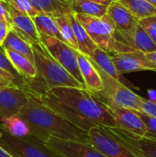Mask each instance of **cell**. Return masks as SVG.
Wrapping results in <instances>:
<instances>
[{
  "instance_id": "obj_23",
  "label": "cell",
  "mask_w": 156,
  "mask_h": 157,
  "mask_svg": "<svg viewBox=\"0 0 156 157\" xmlns=\"http://www.w3.org/2000/svg\"><path fill=\"white\" fill-rule=\"evenodd\" d=\"M32 20L39 34H44L50 37H53L65 42L53 17L47 14H39L33 17Z\"/></svg>"
},
{
  "instance_id": "obj_18",
  "label": "cell",
  "mask_w": 156,
  "mask_h": 157,
  "mask_svg": "<svg viewBox=\"0 0 156 157\" xmlns=\"http://www.w3.org/2000/svg\"><path fill=\"white\" fill-rule=\"evenodd\" d=\"M5 52L13 67L16 69L18 75L25 79V81L31 80L36 77L37 71L35 65L28 58L10 50L5 49Z\"/></svg>"
},
{
  "instance_id": "obj_22",
  "label": "cell",
  "mask_w": 156,
  "mask_h": 157,
  "mask_svg": "<svg viewBox=\"0 0 156 157\" xmlns=\"http://www.w3.org/2000/svg\"><path fill=\"white\" fill-rule=\"evenodd\" d=\"M71 8L74 14L101 17L107 14L108 6L91 0H72Z\"/></svg>"
},
{
  "instance_id": "obj_26",
  "label": "cell",
  "mask_w": 156,
  "mask_h": 157,
  "mask_svg": "<svg viewBox=\"0 0 156 157\" xmlns=\"http://www.w3.org/2000/svg\"><path fill=\"white\" fill-rule=\"evenodd\" d=\"M70 15L56 17H54V19L56 21V24L58 26V29H59L63 38L64 39L65 43H67L70 47H72L73 49L77 51L78 46H77L76 39H75L74 29H73V27H72V24L70 21V17H69Z\"/></svg>"
},
{
  "instance_id": "obj_38",
  "label": "cell",
  "mask_w": 156,
  "mask_h": 157,
  "mask_svg": "<svg viewBox=\"0 0 156 157\" xmlns=\"http://www.w3.org/2000/svg\"><path fill=\"white\" fill-rule=\"evenodd\" d=\"M0 157H12L0 146Z\"/></svg>"
},
{
  "instance_id": "obj_20",
  "label": "cell",
  "mask_w": 156,
  "mask_h": 157,
  "mask_svg": "<svg viewBox=\"0 0 156 157\" xmlns=\"http://www.w3.org/2000/svg\"><path fill=\"white\" fill-rule=\"evenodd\" d=\"M70 21L74 29V33L76 39L77 46H78V52L86 56H89L97 47L94 43V41L91 40L86 29L82 27V25L76 20V18L74 16V13L69 16Z\"/></svg>"
},
{
  "instance_id": "obj_35",
  "label": "cell",
  "mask_w": 156,
  "mask_h": 157,
  "mask_svg": "<svg viewBox=\"0 0 156 157\" xmlns=\"http://www.w3.org/2000/svg\"><path fill=\"white\" fill-rule=\"evenodd\" d=\"M144 54H145L146 58H147L150 62H152V63H155L156 64V52H147V53H144Z\"/></svg>"
},
{
  "instance_id": "obj_9",
  "label": "cell",
  "mask_w": 156,
  "mask_h": 157,
  "mask_svg": "<svg viewBox=\"0 0 156 157\" xmlns=\"http://www.w3.org/2000/svg\"><path fill=\"white\" fill-rule=\"evenodd\" d=\"M43 143L57 157H107L89 143L57 138H47Z\"/></svg>"
},
{
  "instance_id": "obj_15",
  "label": "cell",
  "mask_w": 156,
  "mask_h": 157,
  "mask_svg": "<svg viewBox=\"0 0 156 157\" xmlns=\"http://www.w3.org/2000/svg\"><path fill=\"white\" fill-rule=\"evenodd\" d=\"M7 11L11 17V29L25 41L30 45L40 43V36L32 20L29 15L19 12L6 4Z\"/></svg>"
},
{
  "instance_id": "obj_25",
  "label": "cell",
  "mask_w": 156,
  "mask_h": 157,
  "mask_svg": "<svg viewBox=\"0 0 156 157\" xmlns=\"http://www.w3.org/2000/svg\"><path fill=\"white\" fill-rule=\"evenodd\" d=\"M139 20L156 15V7L145 0H119Z\"/></svg>"
},
{
  "instance_id": "obj_40",
  "label": "cell",
  "mask_w": 156,
  "mask_h": 157,
  "mask_svg": "<svg viewBox=\"0 0 156 157\" xmlns=\"http://www.w3.org/2000/svg\"><path fill=\"white\" fill-rule=\"evenodd\" d=\"M0 2H3V0H0Z\"/></svg>"
},
{
  "instance_id": "obj_17",
  "label": "cell",
  "mask_w": 156,
  "mask_h": 157,
  "mask_svg": "<svg viewBox=\"0 0 156 157\" xmlns=\"http://www.w3.org/2000/svg\"><path fill=\"white\" fill-rule=\"evenodd\" d=\"M40 14H47L53 17L73 13L72 0H28Z\"/></svg>"
},
{
  "instance_id": "obj_29",
  "label": "cell",
  "mask_w": 156,
  "mask_h": 157,
  "mask_svg": "<svg viewBox=\"0 0 156 157\" xmlns=\"http://www.w3.org/2000/svg\"><path fill=\"white\" fill-rule=\"evenodd\" d=\"M139 25L145 30L148 36L156 44V15L140 19Z\"/></svg>"
},
{
  "instance_id": "obj_10",
  "label": "cell",
  "mask_w": 156,
  "mask_h": 157,
  "mask_svg": "<svg viewBox=\"0 0 156 157\" xmlns=\"http://www.w3.org/2000/svg\"><path fill=\"white\" fill-rule=\"evenodd\" d=\"M107 14L111 17L115 25V39L118 42H122L130 39L139 19L135 17L120 1H115L108 6Z\"/></svg>"
},
{
  "instance_id": "obj_6",
  "label": "cell",
  "mask_w": 156,
  "mask_h": 157,
  "mask_svg": "<svg viewBox=\"0 0 156 157\" xmlns=\"http://www.w3.org/2000/svg\"><path fill=\"white\" fill-rule=\"evenodd\" d=\"M0 146L12 157H57L37 137L33 136L29 139L16 137L1 123Z\"/></svg>"
},
{
  "instance_id": "obj_37",
  "label": "cell",
  "mask_w": 156,
  "mask_h": 157,
  "mask_svg": "<svg viewBox=\"0 0 156 157\" xmlns=\"http://www.w3.org/2000/svg\"><path fill=\"white\" fill-rule=\"evenodd\" d=\"M148 96H149V100H151L152 102L156 103V92L154 90H149L148 92Z\"/></svg>"
},
{
  "instance_id": "obj_16",
  "label": "cell",
  "mask_w": 156,
  "mask_h": 157,
  "mask_svg": "<svg viewBox=\"0 0 156 157\" xmlns=\"http://www.w3.org/2000/svg\"><path fill=\"white\" fill-rule=\"evenodd\" d=\"M77 62L86 89L91 93H100L104 89L102 78L91 60L77 51Z\"/></svg>"
},
{
  "instance_id": "obj_27",
  "label": "cell",
  "mask_w": 156,
  "mask_h": 157,
  "mask_svg": "<svg viewBox=\"0 0 156 157\" xmlns=\"http://www.w3.org/2000/svg\"><path fill=\"white\" fill-rule=\"evenodd\" d=\"M0 69L4 70L5 72L8 73L9 75H11L18 83V85L21 87H26V81L23 77H21L18 73L16 71V69L13 67V65L11 64V63L9 62L6 52H5V49L0 46Z\"/></svg>"
},
{
  "instance_id": "obj_7",
  "label": "cell",
  "mask_w": 156,
  "mask_h": 157,
  "mask_svg": "<svg viewBox=\"0 0 156 157\" xmlns=\"http://www.w3.org/2000/svg\"><path fill=\"white\" fill-rule=\"evenodd\" d=\"M40 42L44 45L50 54L80 84L85 86L83 77L80 74L78 62H77V51L70 47L67 43L44 34H39ZM86 87V86H85Z\"/></svg>"
},
{
  "instance_id": "obj_1",
  "label": "cell",
  "mask_w": 156,
  "mask_h": 157,
  "mask_svg": "<svg viewBox=\"0 0 156 157\" xmlns=\"http://www.w3.org/2000/svg\"><path fill=\"white\" fill-rule=\"evenodd\" d=\"M32 95L41 104L86 133L97 126L117 127L106 105L86 88L53 87L41 94Z\"/></svg>"
},
{
  "instance_id": "obj_28",
  "label": "cell",
  "mask_w": 156,
  "mask_h": 157,
  "mask_svg": "<svg viewBox=\"0 0 156 157\" xmlns=\"http://www.w3.org/2000/svg\"><path fill=\"white\" fill-rule=\"evenodd\" d=\"M3 1L8 6L15 8L16 10L25 13L31 17L40 14L28 0H3Z\"/></svg>"
},
{
  "instance_id": "obj_39",
  "label": "cell",
  "mask_w": 156,
  "mask_h": 157,
  "mask_svg": "<svg viewBox=\"0 0 156 157\" xmlns=\"http://www.w3.org/2000/svg\"><path fill=\"white\" fill-rule=\"evenodd\" d=\"M145 1H147L148 3H150L151 5H153L154 7H156V0H145Z\"/></svg>"
},
{
  "instance_id": "obj_3",
  "label": "cell",
  "mask_w": 156,
  "mask_h": 157,
  "mask_svg": "<svg viewBox=\"0 0 156 157\" xmlns=\"http://www.w3.org/2000/svg\"><path fill=\"white\" fill-rule=\"evenodd\" d=\"M37 75L26 81V88L32 94H41L53 87L86 88L72 76L40 42L31 45Z\"/></svg>"
},
{
  "instance_id": "obj_19",
  "label": "cell",
  "mask_w": 156,
  "mask_h": 157,
  "mask_svg": "<svg viewBox=\"0 0 156 157\" xmlns=\"http://www.w3.org/2000/svg\"><path fill=\"white\" fill-rule=\"evenodd\" d=\"M2 47L6 50L13 51L18 54H21L28 58L31 63H34V56L31 45L21 39L12 29L8 31Z\"/></svg>"
},
{
  "instance_id": "obj_12",
  "label": "cell",
  "mask_w": 156,
  "mask_h": 157,
  "mask_svg": "<svg viewBox=\"0 0 156 157\" xmlns=\"http://www.w3.org/2000/svg\"><path fill=\"white\" fill-rule=\"evenodd\" d=\"M111 60L120 75L137 71H154L156 64L150 62L140 51H129L110 54Z\"/></svg>"
},
{
  "instance_id": "obj_2",
  "label": "cell",
  "mask_w": 156,
  "mask_h": 157,
  "mask_svg": "<svg viewBox=\"0 0 156 157\" xmlns=\"http://www.w3.org/2000/svg\"><path fill=\"white\" fill-rule=\"evenodd\" d=\"M17 116L27 123L32 135L42 142L47 138H57L88 143L86 132L41 104L29 91L28 102Z\"/></svg>"
},
{
  "instance_id": "obj_5",
  "label": "cell",
  "mask_w": 156,
  "mask_h": 157,
  "mask_svg": "<svg viewBox=\"0 0 156 157\" xmlns=\"http://www.w3.org/2000/svg\"><path fill=\"white\" fill-rule=\"evenodd\" d=\"M97 69L102 78L104 89L100 93H93L94 96L104 104H111L139 111L141 97L127 87L123 83L110 77L99 68L97 67Z\"/></svg>"
},
{
  "instance_id": "obj_32",
  "label": "cell",
  "mask_w": 156,
  "mask_h": 157,
  "mask_svg": "<svg viewBox=\"0 0 156 157\" xmlns=\"http://www.w3.org/2000/svg\"><path fill=\"white\" fill-rule=\"evenodd\" d=\"M20 86L18 85V83L17 82V80L11 75H9L8 73L5 72L2 69H0V90L6 86Z\"/></svg>"
},
{
  "instance_id": "obj_13",
  "label": "cell",
  "mask_w": 156,
  "mask_h": 157,
  "mask_svg": "<svg viewBox=\"0 0 156 157\" xmlns=\"http://www.w3.org/2000/svg\"><path fill=\"white\" fill-rule=\"evenodd\" d=\"M29 91L26 87L17 86H6L0 90V120L17 115L27 104Z\"/></svg>"
},
{
  "instance_id": "obj_24",
  "label": "cell",
  "mask_w": 156,
  "mask_h": 157,
  "mask_svg": "<svg viewBox=\"0 0 156 157\" xmlns=\"http://www.w3.org/2000/svg\"><path fill=\"white\" fill-rule=\"evenodd\" d=\"M0 123L8 131V132L16 137L22 139H29L33 137L27 123L17 115L2 118Z\"/></svg>"
},
{
  "instance_id": "obj_8",
  "label": "cell",
  "mask_w": 156,
  "mask_h": 157,
  "mask_svg": "<svg viewBox=\"0 0 156 157\" xmlns=\"http://www.w3.org/2000/svg\"><path fill=\"white\" fill-rule=\"evenodd\" d=\"M101 127L137 157H156V140L136 136L119 127Z\"/></svg>"
},
{
  "instance_id": "obj_33",
  "label": "cell",
  "mask_w": 156,
  "mask_h": 157,
  "mask_svg": "<svg viewBox=\"0 0 156 157\" xmlns=\"http://www.w3.org/2000/svg\"><path fill=\"white\" fill-rule=\"evenodd\" d=\"M11 29V26L3 19H0V46H2L8 31Z\"/></svg>"
},
{
  "instance_id": "obj_34",
  "label": "cell",
  "mask_w": 156,
  "mask_h": 157,
  "mask_svg": "<svg viewBox=\"0 0 156 157\" xmlns=\"http://www.w3.org/2000/svg\"><path fill=\"white\" fill-rule=\"evenodd\" d=\"M0 19L6 20L11 26V17H10L9 13L7 11L6 4L4 1L0 2Z\"/></svg>"
},
{
  "instance_id": "obj_21",
  "label": "cell",
  "mask_w": 156,
  "mask_h": 157,
  "mask_svg": "<svg viewBox=\"0 0 156 157\" xmlns=\"http://www.w3.org/2000/svg\"><path fill=\"white\" fill-rule=\"evenodd\" d=\"M87 57L101 71L106 73L110 77H112V78L121 82L120 75L118 73V71H117V69H116V67H115V65H114V63H113V62L111 60V57H110L109 53L102 51L99 48H97Z\"/></svg>"
},
{
  "instance_id": "obj_36",
  "label": "cell",
  "mask_w": 156,
  "mask_h": 157,
  "mask_svg": "<svg viewBox=\"0 0 156 157\" xmlns=\"http://www.w3.org/2000/svg\"><path fill=\"white\" fill-rule=\"evenodd\" d=\"M91 1H94V2H97L98 4H101V5L108 6L111 3H113L115 1H119V0H91Z\"/></svg>"
},
{
  "instance_id": "obj_4",
  "label": "cell",
  "mask_w": 156,
  "mask_h": 157,
  "mask_svg": "<svg viewBox=\"0 0 156 157\" xmlns=\"http://www.w3.org/2000/svg\"><path fill=\"white\" fill-rule=\"evenodd\" d=\"M74 16L97 48L109 54L116 52L115 25L108 14L101 17L82 14H74Z\"/></svg>"
},
{
  "instance_id": "obj_14",
  "label": "cell",
  "mask_w": 156,
  "mask_h": 157,
  "mask_svg": "<svg viewBox=\"0 0 156 157\" xmlns=\"http://www.w3.org/2000/svg\"><path fill=\"white\" fill-rule=\"evenodd\" d=\"M110 114L114 118L117 127L121 128L136 136L144 137L146 128L138 111L125 108L117 107L111 104H105Z\"/></svg>"
},
{
  "instance_id": "obj_31",
  "label": "cell",
  "mask_w": 156,
  "mask_h": 157,
  "mask_svg": "<svg viewBox=\"0 0 156 157\" xmlns=\"http://www.w3.org/2000/svg\"><path fill=\"white\" fill-rule=\"evenodd\" d=\"M139 111L156 119V103L141 97Z\"/></svg>"
},
{
  "instance_id": "obj_11",
  "label": "cell",
  "mask_w": 156,
  "mask_h": 157,
  "mask_svg": "<svg viewBox=\"0 0 156 157\" xmlns=\"http://www.w3.org/2000/svg\"><path fill=\"white\" fill-rule=\"evenodd\" d=\"M87 136L88 143L107 157H137L101 126L89 130Z\"/></svg>"
},
{
  "instance_id": "obj_30",
  "label": "cell",
  "mask_w": 156,
  "mask_h": 157,
  "mask_svg": "<svg viewBox=\"0 0 156 157\" xmlns=\"http://www.w3.org/2000/svg\"><path fill=\"white\" fill-rule=\"evenodd\" d=\"M138 114L146 128V132L144 137L156 140V119L140 111H138Z\"/></svg>"
}]
</instances>
